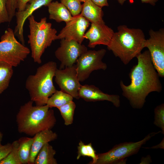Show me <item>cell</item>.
<instances>
[{
  "instance_id": "obj_1",
  "label": "cell",
  "mask_w": 164,
  "mask_h": 164,
  "mask_svg": "<svg viewBox=\"0 0 164 164\" xmlns=\"http://www.w3.org/2000/svg\"><path fill=\"white\" fill-rule=\"evenodd\" d=\"M136 57L137 63L132 68L129 74L130 84L126 85L121 80L120 85L123 95L129 101L131 106L140 109L143 106L150 93L160 92L162 87L148 50L140 53Z\"/></svg>"
},
{
  "instance_id": "obj_2",
  "label": "cell",
  "mask_w": 164,
  "mask_h": 164,
  "mask_svg": "<svg viewBox=\"0 0 164 164\" xmlns=\"http://www.w3.org/2000/svg\"><path fill=\"white\" fill-rule=\"evenodd\" d=\"M33 103L30 100L22 105L16 116L18 132L31 136L51 129L56 122L53 110L46 104L34 106Z\"/></svg>"
},
{
  "instance_id": "obj_3",
  "label": "cell",
  "mask_w": 164,
  "mask_h": 164,
  "mask_svg": "<svg viewBox=\"0 0 164 164\" xmlns=\"http://www.w3.org/2000/svg\"><path fill=\"white\" fill-rule=\"evenodd\" d=\"M146 39L143 31L125 25L119 26L114 32L108 49L127 65L145 48Z\"/></svg>"
},
{
  "instance_id": "obj_4",
  "label": "cell",
  "mask_w": 164,
  "mask_h": 164,
  "mask_svg": "<svg viewBox=\"0 0 164 164\" xmlns=\"http://www.w3.org/2000/svg\"><path fill=\"white\" fill-rule=\"evenodd\" d=\"M57 69L55 62L49 61L39 67L34 74L27 78L25 87L30 100L36 105H46L49 98L57 90L53 82Z\"/></svg>"
},
{
  "instance_id": "obj_5",
  "label": "cell",
  "mask_w": 164,
  "mask_h": 164,
  "mask_svg": "<svg viewBox=\"0 0 164 164\" xmlns=\"http://www.w3.org/2000/svg\"><path fill=\"white\" fill-rule=\"evenodd\" d=\"M27 19L29 29L28 43L31 49V56L35 63L40 64L45 50L56 40L57 31L52 27L51 23L47 22L46 17L37 22L32 15Z\"/></svg>"
},
{
  "instance_id": "obj_6",
  "label": "cell",
  "mask_w": 164,
  "mask_h": 164,
  "mask_svg": "<svg viewBox=\"0 0 164 164\" xmlns=\"http://www.w3.org/2000/svg\"><path fill=\"white\" fill-rule=\"evenodd\" d=\"M30 52L29 48L18 41L12 29L8 28L1 36L0 61L16 67L26 59Z\"/></svg>"
},
{
  "instance_id": "obj_7",
  "label": "cell",
  "mask_w": 164,
  "mask_h": 164,
  "mask_svg": "<svg viewBox=\"0 0 164 164\" xmlns=\"http://www.w3.org/2000/svg\"><path fill=\"white\" fill-rule=\"evenodd\" d=\"M160 132L149 133L142 140L136 142L121 143L115 145L106 152L97 154L98 158L96 164L125 163L126 158L137 153L142 145Z\"/></svg>"
},
{
  "instance_id": "obj_8",
  "label": "cell",
  "mask_w": 164,
  "mask_h": 164,
  "mask_svg": "<svg viewBox=\"0 0 164 164\" xmlns=\"http://www.w3.org/2000/svg\"><path fill=\"white\" fill-rule=\"evenodd\" d=\"M106 52V50H87L78 58L76 62L77 73L80 82H83L94 71L106 70L107 65L102 61Z\"/></svg>"
},
{
  "instance_id": "obj_9",
  "label": "cell",
  "mask_w": 164,
  "mask_h": 164,
  "mask_svg": "<svg viewBox=\"0 0 164 164\" xmlns=\"http://www.w3.org/2000/svg\"><path fill=\"white\" fill-rule=\"evenodd\" d=\"M149 37L146 40L145 47L148 49L154 67L159 75L164 77V29H150Z\"/></svg>"
},
{
  "instance_id": "obj_10",
  "label": "cell",
  "mask_w": 164,
  "mask_h": 164,
  "mask_svg": "<svg viewBox=\"0 0 164 164\" xmlns=\"http://www.w3.org/2000/svg\"><path fill=\"white\" fill-rule=\"evenodd\" d=\"M60 40V46L55 51V55L61 62L59 69H62L74 65L81 55L88 50L85 45L76 41Z\"/></svg>"
},
{
  "instance_id": "obj_11",
  "label": "cell",
  "mask_w": 164,
  "mask_h": 164,
  "mask_svg": "<svg viewBox=\"0 0 164 164\" xmlns=\"http://www.w3.org/2000/svg\"><path fill=\"white\" fill-rule=\"evenodd\" d=\"M55 81L61 90L67 93L77 99L82 85L78 78L75 65L63 69H57L55 73Z\"/></svg>"
},
{
  "instance_id": "obj_12",
  "label": "cell",
  "mask_w": 164,
  "mask_h": 164,
  "mask_svg": "<svg viewBox=\"0 0 164 164\" xmlns=\"http://www.w3.org/2000/svg\"><path fill=\"white\" fill-rule=\"evenodd\" d=\"M90 25V22L80 14L73 16L57 35L56 39L74 40L82 44L86 31Z\"/></svg>"
},
{
  "instance_id": "obj_13",
  "label": "cell",
  "mask_w": 164,
  "mask_h": 164,
  "mask_svg": "<svg viewBox=\"0 0 164 164\" xmlns=\"http://www.w3.org/2000/svg\"><path fill=\"white\" fill-rule=\"evenodd\" d=\"M114 33L113 30L105 23H91L90 29L85 33L84 38L89 40L88 46L91 48L100 45L107 46Z\"/></svg>"
},
{
  "instance_id": "obj_14",
  "label": "cell",
  "mask_w": 164,
  "mask_h": 164,
  "mask_svg": "<svg viewBox=\"0 0 164 164\" xmlns=\"http://www.w3.org/2000/svg\"><path fill=\"white\" fill-rule=\"evenodd\" d=\"M53 0H31L23 10L16 12L15 16L16 19V25L14 32L15 36L18 37L22 44L25 45L23 27L26 20L36 10L42 6H47Z\"/></svg>"
},
{
  "instance_id": "obj_15",
  "label": "cell",
  "mask_w": 164,
  "mask_h": 164,
  "mask_svg": "<svg viewBox=\"0 0 164 164\" xmlns=\"http://www.w3.org/2000/svg\"><path fill=\"white\" fill-rule=\"evenodd\" d=\"M79 96L87 101H106L111 102L117 108L119 107L120 105V98L118 95L105 93L93 85H81L79 90Z\"/></svg>"
},
{
  "instance_id": "obj_16",
  "label": "cell",
  "mask_w": 164,
  "mask_h": 164,
  "mask_svg": "<svg viewBox=\"0 0 164 164\" xmlns=\"http://www.w3.org/2000/svg\"><path fill=\"white\" fill-rule=\"evenodd\" d=\"M57 137V134L51 129L41 131L34 135L28 164H34L37 154L43 146L46 143L54 141Z\"/></svg>"
},
{
  "instance_id": "obj_17",
  "label": "cell",
  "mask_w": 164,
  "mask_h": 164,
  "mask_svg": "<svg viewBox=\"0 0 164 164\" xmlns=\"http://www.w3.org/2000/svg\"><path fill=\"white\" fill-rule=\"evenodd\" d=\"M80 14L91 23H105L103 19V12L102 8L91 0H87L84 2Z\"/></svg>"
},
{
  "instance_id": "obj_18",
  "label": "cell",
  "mask_w": 164,
  "mask_h": 164,
  "mask_svg": "<svg viewBox=\"0 0 164 164\" xmlns=\"http://www.w3.org/2000/svg\"><path fill=\"white\" fill-rule=\"evenodd\" d=\"M47 6L50 19L54 20L58 22L63 21L66 23L73 18L67 9L61 2H52Z\"/></svg>"
},
{
  "instance_id": "obj_19",
  "label": "cell",
  "mask_w": 164,
  "mask_h": 164,
  "mask_svg": "<svg viewBox=\"0 0 164 164\" xmlns=\"http://www.w3.org/2000/svg\"><path fill=\"white\" fill-rule=\"evenodd\" d=\"M56 151L49 143L45 144L37 154L34 164H57L54 156Z\"/></svg>"
},
{
  "instance_id": "obj_20",
  "label": "cell",
  "mask_w": 164,
  "mask_h": 164,
  "mask_svg": "<svg viewBox=\"0 0 164 164\" xmlns=\"http://www.w3.org/2000/svg\"><path fill=\"white\" fill-rule=\"evenodd\" d=\"M18 140V153L21 164H28L33 138L22 137Z\"/></svg>"
},
{
  "instance_id": "obj_21",
  "label": "cell",
  "mask_w": 164,
  "mask_h": 164,
  "mask_svg": "<svg viewBox=\"0 0 164 164\" xmlns=\"http://www.w3.org/2000/svg\"><path fill=\"white\" fill-rule=\"evenodd\" d=\"M13 67L0 61V94L9 87L13 73Z\"/></svg>"
},
{
  "instance_id": "obj_22",
  "label": "cell",
  "mask_w": 164,
  "mask_h": 164,
  "mask_svg": "<svg viewBox=\"0 0 164 164\" xmlns=\"http://www.w3.org/2000/svg\"><path fill=\"white\" fill-rule=\"evenodd\" d=\"M73 97L69 94L61 90L57 91L50 97L46 105L50 108L60 107L73 100Z\"/></svg>"
},
{
  "instance_id": "obj_23",
  "label": "cell",
  "mask_w": 164,
  "mask_h": 164,
  "mask_svg": "<svg viewBox=\"0 0 164 164\" xmlns=\"http://www.w3.org/2000/svg\"><path fill=\"white\" fill-rule=\"evenodd\" d=\"M77 148V159H80L81 156H87L91 158L92 159L89 164H96L98 158V155L96 153L91 143L85 144L82 141H80Z\"/></svg>"
},
{
  "instance_id": "obj_24",
  "label": "cell",
  "mask_w": 164,
  "mask_h": 164,
  "mask_svg": "<svg viewBox=\"0 0 164 164\" xmlns=\"http://www.w3.org/2000/svg\"><path fill=\"white\" fill-rule=\"evenodd\" d=\"M76 107L75 103L72 101L57 108L60 112L65 125L67 126L73 123Z\"/></svg>"
},
{
  "instance_id": "obj_25",
  "label": "cell",
  "mask_w": 164,
  "mask_h": 164,
  "mask_svg": "<svg viewBox=\"0 0 164 164\" xmlns=\"http://www.w3.org/2000/svg\"><path fill=\"white\" fill-rule=\"evenodd\" d=\"M12 144V149L8 155L0 162V164H21L18 153V140L14 141Z\"/></svg>"
},
{
  "instance_id": "obj_26",
  "label": "cell",
  "mask_w": 164,
  "mask_h": 164,
  "mask_svg": "<svg viewBox=\"0 0 164 164\" xmlns=\"http://www.w3.org/2000/svg\"><path fill=\"white\" fill-rule=\"evenodd\" d=\"M61 3L67 9L73 16L80 15L82 5L80 0H60Z\"/></svg>"
},
{
  "instance_id": "obj_27",
  "label": "cell",
  "mask_w": 164,
  "mask_h": 164,
  "mask_svg": "<svg viewBox=\"0 0 164 164\" xmlns=\"http://www.w3.org/2000/svg\"><path fill=\"white\" fill-rule=\"evenodd\" d=\"M155 120L154 124L162 130L164 134V104H162L155 109Z\"/></svg>"
},
{
  "instance_id": "obj_28",
  "label": "cell",
  "mask_w": 164,
  "mask_h": 164,
  "mask_svg": "<svg viewBox=\"0 0 164 164\" xmlns=\"http://www.w3.org/2000/svg\"><path fill=\"white\" fill-rule=\"evenodd\" d=\"M6 8L9 16V22H10L15 16L17 9V0H7Z\"/></svg>"
},
{
  "instance_id": "obj_29",
  "label": "cell",
  "mask_w": 164,
  "mask_h": 164,
  "mask_svg": "<svg viewBox=\"0 0 164 164\" xmlns=\"http://www.w3.org/2000/svg\"><path fill=\"white\" fill-rule=\"evenodd\" d=\"M7 1V0H0V24L5 22H9L6 8Z\"/></svg>"
},
{
  "instance_id": "obj_30",
  "label": "cell",
  "mask_w": 164,
  "mask_h": 164,
  "mask_svg": "<svg viewBox=\"0 0 164 164\" xmlns=\"http://www.w3.org/2000/svg\"><path fill=\"white\" fill-rule=\"evenodd\" d=\"M12 149V144H7L0 146V162L5 158L11 151Z\"/></svg>"
},
{
  "instance_id": "obj_31",
  "label": "cell",
  "mask_w": 164,
  "mask_h": 164,
  "mask_svg": "<svg viewBox=\"0 0 164 164\" xmlns=\"http://www.w3.org/2000/svg\"><path fill=\"white\" fill-rule=\"evenodd\" d=\"M31 0H17V11L23 10L27 4Z\"/></svg>"
},
{
  "instance_id": "obj_32",
  "label": "cell",
  "mask_w": 164,
  "mask_h": 164,
  "mask_svg": "<svg viewBox=\"0 0 164 164\" xmlns=\"http://www.w3.org/2000/svg\"><path fill=\"white\" fill-rule=\"evenodd\" d=\"M121 5H123L127 0H115ZM142 3L149 4L154 6L158 0H141Z\"/></svg>"
},
{
  "instance_id": "obj_33",
  "label": "cell",
  "mask_w": 164,
  "mask_h": 164,
  "mask_svg": "<svg viewBox=\"0 0 164 164\" xmlns=\"http://www.w3.org/2000/svg\"><path fill=\"white\" fill-rule=\"evenodd\" d=\"M97 6L101 7L108 6L109 5L108 0H91Z\"/></svg>"
},
{
  "instance_id": "obj_34",
  "label": "cell",
  "mask_w": 164,
  "mask_h": 164,
  "mask_svg": "<svg viewBox=\"0 0 164 164\" xmlns=\"http://www.w3.org/2000/svg\"><path fill=\"white\" fill-rule=\"evenodd\" d=\"M151 162V157L149 155H148L145 157L142 158L140 164H149Z\"/></svg>"
},
{
  "instance_id": "obj_35",
  "label": "cell",
  "mask_w": 164,
  "mask_h": 164,
  "mask_svg": "<svg viewBox=\"0 0 164 164\" xmlns=\"http://www.w3.org/2000/svg\"><path fill=\"white\" fill-rule=\"evenodd\" d=\"M3 137V133L0 131V146L2 145L1 144V142L2 139Z\"/></svg>"
},
{
  "instance_id": "obj_36",
  "label": "cell",
  "mask_w": 164,
  "mask_h": 164,
  "mask_svg": "<svg viewBox=\"0 0 164 164\" xmlns=\"http://www.w3.org/2000/svg\"><path fill=\"white\" fill-rule=\"evenodd\" d=\"M81 2H85L87 0H80Z\"/></svg>"
}]
</instances>
